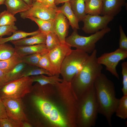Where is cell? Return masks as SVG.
Here are the masks:
<instances>
[{
	"mask_svg": "<svg viewBox=\"0 0 127 127\" xmlns=\"http://www.w3.org/2000/svg\"><path fill=\"white\" fill-rule=\"evenodd\" d=\"M31 100L39 125L46 127H77V100L70 83L33 86Z\"/></svg>",
	"mask_w": 127,
	"mask_h": 127,
	"instance_id": "cell-1",
	"label": "cell"
},
{
	"mask_svg": "<svg viewBox=\"0 0 127 127\" xmlns=\"http://www.w3.org/2000/svg\"><path fill=\"white\" fill-rule=\"evenodd\" d=\"M94 86L98 113L105 117L109 126L111 127L112 117L119 101L116 97L114 84L105 74L101 73L96 78Z\"/></svg>",
	"mask_w": 127,
	"mask_h": 127,
	"instance_id": "cell-2",
	"label": "cell"
},
{
	"mask_svg": "<svg viewBox=\"0 0 127 127\" xmlns=\"http://www.w3.org/2000/svg\"><path fill=\"white\" fill-rule=\"evenodd\" d=\"M97 58V51L95 49L70 83L77 100L84 92L94 85L96 78L102 73L103 66L98 62Z\"/></svg>",
	"mask_w": 127,
	"mask_h": 127,
	"instance_id": "cell-3",
	"label": "cell"
},
{
	"mask_svg": "<svg viewBox=\"0 0 127 127\" xmlns=\"http://www.w3.org/2000/svg\"><path fill=\"white\" fill-rule=\"evenodd\" d=\"M77 111V127L95 126L98 113L94 85L84 92L78 99Z\"/></svg>",
	"mask_w": 127,
	"mask_h": 127,
	"instance_id": "cell-4",
	"label": "cell"
},
{
	"mask_svg": "<svg viewBox=\"0 0 127 127\" xmlns=\"http://www.w3.org/2000/svg\"><path fill=\"white\" fill-rule=\"evenodd\" d=\"M89 56V54L82 51L76 49L72 50L65 57L61 66L60 74L63 80L71 83Z\"/></svg>",
	"mask_w": 127,
	"mask_h": 127,
	"instance_id": "cell-5",
	"label": "cell"
},
{
	"mask_svg": "<svg viewBox=\"0 0 127 127\" xmlns=\"http://www.w3.org/2000/svg\"><path fill=\"white\" fill-rule=\"evenodd\" d=\"M73 30L71 35L66 38L65 42L71 47L89 54L95 49L96 43L110 32L111 29L107 27L88 36H80L78 33L77 30Z\"/></svg>",
	"mask_w": 127,
	"mask_h": 127,
	"instance_id": "cell-6",
	"label": "cell"
},
{
	"mask_svg": "<svg viewBox=\"0 0 127 127\" xmlns=\"http://www.w3.org/2000/svg\"><path fill=\"white\" fill-rule=\"evenodd\" d=\"M33 82L30 76L22 77L9 82L0 88V97L21 99L32 92Z\"/></svg>",
	"mask_w": 127,
	"mask_h": 127,
	"instance_id": "cell-7",
	"label": "cell"
},
{
	"mask_svg": "<svg viewBox=\"0 0 127 127\" xmlns=\"http://www.w3.org/2000/svg\"><path fill=\"white\" fill-rule=\"evenodd\" d=\"M127 57V51L119 48L115 51L105 53L97 58L98 62L106 66V69L109 71L117 79H119L116 68L119 62Z\"/></svg>",
	"mask_w": 127,
	"mask_h": 127,
	"instance_id": "cell-8",
	"label": "cell"
},
{
	"mask_svg": "<svg viewBox=\"0 0 127 127\" xmlns=\"http://www.w3.org/2000/svg\"><path fill=\"white\" fill-rule=\"evenodd\" d=\"M114 18V17L108 15L86 14L82 20L84 24L82 29L87 34L94 33L107 27Z\"/></svg>",
	"mask_w": 127,
	"mask_h": 127,
	"instance_id": "cell-9",
	"label": "cell"
},
{
	"mask_svg": "<svg viewBox=\"0 0 127 127\" xmlns=\"http://www.w3.org/2000/svg\"><path fill=\"white\" fill-rule=\"evenodd\" d=\"M57 11L56 9L47 7L40 2L36 1L28 10L20 13V16L25 19L34 17L44 20H54Z\"/></svg>",
	"mask_w": 127,
	"mask_h": 127,
	"instance_id": "cell-10",
	"label": "cell"
},
{
	"mask_svg": "<svg viewBox=\"0 0 127 127\" xmlns=\"http://www.w3.org/2000/svg\"><path fill=\"white\" fill-rule=\"evenodd\" d=\"M0 98L9 118L18 121H27L21 98L8 97Z\"/></svg>",
	"mask_w": 127,
	"mask_h": 127,
	"instance_id": "cell-11",
	"label": "cell"
},
{
	"mask_svg": "<svg viewBox=\"0 0 127 127\" xmlns=\"http://www.w3.org/2000/svg\"><path fill=\"white\" fill-rule=\"evenodd\" d=\"M71 47L66 42L61 43L48 52L50 59L54 68L56 75L60 74L61 66L65 57L71 51Z\"/></svg>",
	"mask_w": 127,
	"mask_h": 127,
	"instance_id": "cell-12",
	"label": "cell"
},
{
	"mask_svg": "<svg viewBox=\"0 0 127 127\" xmlns=\"http://www.w3.org/2000/svg\"><path fill=\"white\" fill-rule=\"evenodd\" d=\"M54 20V32L58 36L61 43H65L70 25L68 21L63 13L58 11Z\"/></svg>",
	"mask_w": 127,
	"mask_h": 127,
	"instance_id": "cell-13",
	"label": "cell"
},
{
	"mask_svg": "<svg viewBox=\"0 0 127 127\" xmlns=\"http://www.w3.org/2000/svg\"><path fill=\"white\" fill-rule=\"evenodd\" d=\"M103 7L100 15L114 17L121 11L126 4L125 0H103Z\"/></svg>",
	"mask_w": 127,
	"mask_h": 127,
	"instance_id": "cell-14",
	"label": "cell"
},
{
	"mask_svg": "<svg viewBox=\"0 0 127 127\" xmlns=\"http://www.w3.org/2000/svg\"><path fill=\"white\" fill-rule=\"evenodd\" d=\"M14 48L15 52L21 56L36 53H41L47 50L45 44L15 46Z\"/></svg>",
	"mask_w": 127,
	"mask_h": 127,
	"instance_id": "cell-15",
	"label": "cell"
},
{
	"mask_svg": "<svg viewBox=\"0 0 127 127\" xmlns=\"http://www.w3.org/2000/svg\"><path fill=\"white\" fill-rule=\"evenodd\" d=\"M46 35L40 32L30 37L10 41L15 46H25L45 44Z\"/></svg>",
	"mask_w": 127,
	"mask_h": 127,
	"instance_id": "cell-16",
	"label": "cell"
},
{
	"mask_svg": "<svg viewBox=\"0 0 127 127\" xmlns=\"http://www.w3.org/2000/svg\"><path fill=\"white\" fill-rule=\"evenodd\" d=\"M56 9L65 15L73 30L79 29V21L72 10L69 2L64 3V4L60 7H57Z\"/></svg>",
	"mask_w": 127,
	"mask_h": 127,
	"instance_id": "cell-17",
	"label": "cell"
},
{
	"mask_svg": "<svg viewBox=\"0 0 127 127\" xmlns=\"http://www.w3.org/2000/svg\"><path fill=\"white\" fill-rule=\"evenodd\" d=\"M4 4L7 10L14 16L17 13L27 11L31 7L23 0H5Z\"/></svg>",
	"mask_w": 127,
	"mask_h": 127,
	"instance_id": "cell-18",
	"label": "cell"
},
{
	"mask_svg": "<svg viewBox=\"0 0 127 127\" xmlns=\"http://www.w3.org/2000/svg\"><path fill=\"white\" fill-rule=\"evenodd\" d=\"M28 19L35 22L38 25L41 32L46 34L54 32L55 23L54 20H44L34 17H30Z\"/></svg>",
	"mask_w": 127,
	"mask_h": 127,
	"instance_id": "cell-19",
	"label": "cell"
},
{
	"mask_svg": "<svg viewBox=\"0 0 127 127\" xmlns=\"http://www.w3.org/2000/svg\"><path fill=\"white\" fill-rule=\"evenodd\" d=\"M21 62L22 61L21 56L15 52L9 58L0 61V69L5 73H7Z\"/></svg>",
	"mask_w": 127,
	"mask_h": 127,
	"instance_id": "cell-20",
	"label": "cell"
},
{
	"mask_svg": "<svg viewBox=\"0 0 127 127\" xmlns=\"http://www.w3.org/2000/svg\"><path fill=\"white\" fill-rule=\"evenodd\" d=\"M85 11L86 14L99 15L102 11V1L101 0H85Z\"/></svg>",
	"mask_w": 127,
	"mask_h": 127,
	"instance_id": "cell-21",
	"label": "cell"
},
{
	"mask_svg": "<svg viewBox=\"0 0 127 127\" xmlns=\"http://www.w3.org/2000/svg\"><path fill=\"white\" fill-rule=\"evenodd\" d=\"M69 2L79 22L82 21L86 14L85 11V0H70Z\"/></svg>",
	"mask_w": 127,
	"mask_h": 127,
	"instance_id": "cell-22",
	"label": "cell"
},
{
	"mask_svg": "<svg viewBox=\"0 0 127 127\" xmlns=\"http://www.w3.org/2000/svg\"><path fill=\"white\" fill-rule=\"evenodd\" d=\"M40 32L39 29L37 31L30 32L17 30L13 31L12 32V35L9 37L5 38L0 37V44L6 43L8 41L19 40L28 36L36 35Z\"/></svg>",
	"mask_w": 127,
	"mask_h": 127,
	"instance_id": "cell-23",
	"label": "cell"
},
{
	"mask_svg": "<svg viewBox=\"0 0 127 127\" xmlns=\"http://www.w3.org/2000/svg\"><path fill=\"white\" fill-rule=\"evenodd\" d=\"M59 77V75H57L47 76L44 74L30 76L33 82H36L41 85L54 84L58 82H62L63 79H60Z\"/></svg>",
	"mask_w": 127,
	"mask_h": 127,
	"instance_id": "cell-24",
	"label": "cell"
},
{
	"mask_svg": "<svg viewBox=\"0 0 127 127\" xmlns=\"http://www.w3.org/2000/svg\"><path fill=\"white\" fill-rule=\"evenodd\" d=\"M28 65L23 62L17 64L10 71L6 73L8 83L20 78Z\"/></svg>",
	"mask_w": 127,
	"mask_h": 127,
	"instance_id": "cell-25",
	"label": "cell"
},
{
	"mask_svg": "<svg viewBox=\"0 0 127 127\" xmlns=\"http://www.w3.org/2000/svg\"><path fill=\"white\" fill-rule=\"evenodd\" d=\"M47 50L41 53V56L37 66L49 72L52 75H56L54 67L50 59Z\"/></svg>",
	"mask_w": 127,
	"mask_h": 127,
	"instance_id": "cell-26",
	"label": "cell"
},
{
	"mask_svg": "<svg viewBox=\"0 0 127 127\" xmlns=\"http://www.w3.org/2000/svg\"><path fill=\"white\" fill-rule=\"evenodd\" d=\"M41 74H45L48 76H52L49 72L43 68L37 66L28 65L23 72L20 78Z\"/></svg>",
	"mask_w": 127,
	"mask_h": 127,
	"instance_id": "cell-27",
	"label": "cell"
},
{
	"mask_svg": "<svg viewBox=\"0 0 127 127\" xmlns=\"http://www.w3.org/2000/svg\"><path fill=\"white\" fill-rule=\"evenodd\" d=\"M115 113L116 116L124 120L127 118V95H123L120 99Z\"/></svg>",
	"mask_w": 127,
	"mask_h": 127,
	"instance_id": "cell-28",
	"label": "cell"
},
{
	"mask_svg": "<svg viewBox=\"0 0 127 127\" xmlns=\"http://www.w3.org/2000/svg\"><path fill=\"white\" fill-rule=\"evenodd\" d=\"M46 35L45 44L48 52L52 50L61 43L59 37L55 32H50Z\"/></svg>",
	"mask_w": 127,
	"mask_h": 127,
	"instance_id": "cell-29",
	"label": "cell"
},
{
	"mask_svg": "<svg viewBox=\"0 0 127 127\" xmlns=\"http://www.w3.org/2000/svg\"><path fill=\"white\" fill-rule=\"evenodd\" d=\"M16 20L14 16L7 10H5L0 14V26L15 25Z\"/></svg>",
	"mask_w": 127,
	"mask_h": 127,
	"instance_id": "cell-30",
	"label": "cell"
},
{
	"mask_svg": "<svg viewBox=\"0 0 127 127\" xmlns=\"http://www.w3.org/2000/svg\"><path fill=\"white\" fill-rule=\"evenodd\" d=\"M15 52L14 48L12 45L6 43L0 44V61L9 58Z\"/></svg>",
	"mask_w": 127,
	"mask_h": 127,
	"instance_id": "cell-31",
	"label": "cell"
},
{
	"mask_svg": "<svg viewBox=\"0 0 127 127\" xmlns=\"http://www.w3.org/2000/svg\"><path fill=\"white\" fill-rule=\"evenodd\" d=\"M41 56V53H36L21 56L22 62L28 65L38 66Z\"/></svg>",
	"mask_w": 127,
	"mask_h": 127,
	"instance_id": "cell-32",
	"label": "cell"
},
{
	"mask_svg": "<svg viewBox=\"0 0 127 127\" xmlns=\"http://www.w3.org/2000/svg\"><path fill=\"white\" fill-rule=\"evenodd\" d=\"M22 122L9 118H3L0 119V127H22Z\"/></svg>",
	"mask_w": 127,
	"mask_h": 127,
	"instance_id": "cell-33",
	"label": "cell"
},
{
	"mask_svg": "<svg viewBox=\"0 0 127 127\" xmlns=\"http://www.w3.org/2000/svg\"><path fill=\"white\" fill-rule=\"evenodd\" d=\"M122 74L123 76V87L122 91L123 95H127V62L125 61L121 64Z\"/></svg>",
	"mask_w": 127,
	"mask_h": 127,
	"instance_id": "cell-34",
	"label": "cell"
},
{
	"mask_svg": "<svg viewBox=\"0 0 127 127\" xmlns=\"http://www.w3.org/2000/svg\"><path fill=\"white\" fill-rule=\"evenodd\" d=\"M119 27L120 34L119 48L123 50L127 51V37L121 25H119Z\"/></svg>",
	"mask_w": 127,
	"mask_h": 127,
	"instance_id": "cell-35",
	"label": "cell"
},
{
	"mask_svg": "<svg viewBox=\"0 0 127 127\" xmlns=\"http://www.w3.org/2000/svg\"><path fill=\"white\" fill-rule=\"evenodd\" d=\"M17 30V27L15 25L0 26V37L11 35L13 31Z\"/></svg>",
	"mask_w": 127,
	"mask_h": 127,
	"instance_id": "cell-36",
	"label": "cell"
},
{
	"mask_svg": "<svg viewBox=\"0 0 127 127\" xmlns=\"http://www.w3.org/2000/svg\"><path fill=\"white\" fill-rule=\"evenodd\" d=\"M6 73L0 69V88L8 83Z\"/></svg>",
	"mask_w": 127,
	"mask_h": 127,
	"instance_id": "cell-37",
	"label": "cell"
},
{
	"mask_svg": "<svg viewBox=\"0 0 127 127\" xmlns=\"http://www.w3.org/2000/svg\"><path fill=\"white\" fill-rule=\"evenodd\" d=\"M40 2L47 7L55 9L57 8L55 0H40Z\"/></svg>",
	"mask_w": 127,
	"mask_h": 127,
	"instance_id": "cell-38",
	"label": "cell"
},
{
	"mask_svg": "<svg viewBox=\"0 0 127 127\" xmlns=\"http://www.w3.org/2000/svg\"><path fill=\"white\" fill-rule=\"evenodd\" d=\"M5 118L9 117L7 115L5 107L0 97V119Z\"/></svg>",
	"mask_w": 127,
	"mask_h": 127,
	"instance_id": "cell-39",
	"label": "cell"
},
{
	"mask_svg": "<svg viewBox=\"0 0 127 127\" xmlns=\"http://www.w3.org/2000/svg\"><path fill=\"white\" fill-rule=\"evenodd\" d=\"M70 0H55V3L56 5L67 2H69Z\"/></svg>",
	"mask_w": 127,
	"mask_h": 127,
	"instance_id": "cell-40",
	"label": "cell"
},
{
	"mask_svg": "<svg viewBox=\"0 0 127 127\" xmlns=\"http://www.w3.org/2000/svg\"><path fill=\"white\" fill-rule=\"evenodd\" d=\"M32 125L27 122V121H23L22 127H32Z\"/></svg>",
	"mask_w": 127,
	"mask_h": 127,
	"instance_id": "cell-41",
	"label": "cell"
},
{
	"mask_svg": "<svg viewBox=\"0 0 127 127\" xmlns=\"http://www.w3.org/2000/svg\"><path fill=\"white\" fill-rule=\"evenodd\" d=\"M28 5L31 7L33 4V0H23Z\"/></svg>",
	"mask_w": 127,
	"mask_h": 127,
	"instance_id": "cell-42",
	"label": "cell"
},
{
	"mask_svg": "<svg viewBox=\"0 0 127 127\" xmlns=\"http://www.w3.org/2000/svg\"><path fill=\"white\" fill-rule=\"evenodd\" d=\"M5 0H0V5L4 4Z\"/></svg>",
	"mask_w": 127,
	"mask_h": 127,
	"instance_id": "cell-43",
	"label": "cell"
},
{
	"mask_svg": "<svg viewBox=\"0 0 127 127\" xmlns=\"http://www.w3.org/2000/svg\"><path fill=\"white\" fill-rule=\"evenodd\" d=\"M40 0H33V3L36 1L40 2Z\"/></svg>",
	"mask_w": 127,
	"mask_h": 127,
	"instance_id": "cell-44",
	"label": "cell"
},
{
	"mask_svg": "<svg viewBox=\"0 0 127 127\" xmlns=\"http://www.w3.org/2000/svg\"><path fill=\"white\" fill-rule=\"evenodd\" d=\"M101 0L102 1L103 0Z\"/></svg>",
	"mask_w": 127,
	"mask_h": 127,
	"instance_id": "cell-45",
	"label": "cell"
}]
</instances>
